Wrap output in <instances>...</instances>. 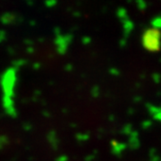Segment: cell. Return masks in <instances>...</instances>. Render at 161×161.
Wrapping results in <instances>:
<instances>
[{"instance_id": "1", "label": "cell", "mask_w": 161, "mask_h": 161, "mask_svg": "<svg viewBox=\"0 0 161 161\" xmlns=\"http://www.w3.org/2000/svg\"><path fill=\"white\" fill-rule=\"evenodd\" d=\"M143 46L148 51H158L161 47V32L157 27L148 28L143 34Z\"/></svg>"}]
</instances>
